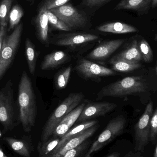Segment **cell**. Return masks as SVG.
Here are the masks:
<instances>
[{
    "label": "cell",
    "mask_w": 157,
    "mask_h": 157,
    "mask_svg": "<svg viewBox=\"0 0 157 157\" xmlns=\"http://www.w3.org/2000/svg\"><path fill=\"white\" fill-rule=\"evenodd\" d=\"M18 90L19 120L24 131L28 132L35 125L37 105L32 83L25 71L21 75Z\"/></svg>",
    "instance_id": "cell-1"
},
{
    "label": "cell",
    "mask_w": 157,
    "mask_h": 157,
    "mask_svg": "<svg viewBox=\"0 0 157 157\" xmlns=\"http://www.w3.org/2000/svg\"><path fill=\"white\" fill-rule=\"evenodd\" d=\"M146 82L142 76H131L104 86L97 94V100L107 97H122L145 92Z\"/></svg>",
    "instance_id": "cell-2"
},
{
    "label": "cell",
    "mask_w": 157,
    "mask_h": 157,
    "mask_svg": "<svg viewBox=\"0 0 157 157\" xmlns=\"http://www.w3.org/2000/svg\"><path fill=\"white\" fill-rule=\"evenodd\" d=\"M85 98L82 93L73 92L69 96L55 109L45 124L40 143H44L50 139L58 124L66 115L79 105Z\"/></svg>",
    "instance_id": "cell-3"
},
{
    "label": "cell",
    "mask_w": 157,
    "mask_h": 157,
    "mask_svg": "<svg viewBox=\"0 0 157 157\" xmlns=\"http://www.w3.org/2000/svg\"><path fill=\"white\" fill-rule=\"evenodd\" d=\"M23 29V24L20 23L10 35L5 36L0 54V80L14 58L20 43Z\"/></svg>",
    "instance_id": "cell-4"
},
{
    "label": "cell",
    "mask_w": 157,
    "mask_h": 157,
    "mask_svg": "<svg viewBox=\"0 0 157 157\" xmlns=\"http://www.w3.org/2000/svg\"><path fill=\"white\" fill-rule=\"evenodd\" d=\"M126 124V119L123 115H119L109 122L103 132L91 145L85 157H91L94 153L115 139L122 133Z\"/></svg>",
    "instance_id": "cell-5"
},
{
    "label": "cell",
    "mask_w": 157,
    "mask_h": 157,
    "mask_svg": "<svg viewBox=\"0 0 157 157\" xmlns=\"http://www.w3.org/2000/svg\"><path fill=\"white\" fill-rule=\"evenodd\" d=\"M13 86L12 82L8 81L0 90V123L6 131L13 128L15 121Z\"/></svg>",
    "instance_id": "cell-6"
},
{
    "label": "cell",
    "mask_w": 157,
    "mask_h": 157,
    "mask_svg": "<svg viewBox=\"0 0 157 157\" xmlns=\"http://www.w3.org/2000/svg\"><path fill=\"white\" fill-rule=\"evenodd\" d=\"M153 113V103L149 101L135 126V150L143 152L150 140V122Z\"/></svg>",
    "instance_id": "cell-7"
},
{
    "label": "cell",
    "mask_w": 157,
    "mask_h": 157,
    "mask_svg": "<svg viewBox=\"0 0 157 157\" xmlns=\"http://www.w3.org/2000/svg\"><path fill=\"white\" fill-rule=\"evenodd\" d=\"M50 10L72 30L84 27L86 25V18L72 5L66 4Z\"/></svg>",
    "instance_id": "cell-8"
},
{
    "label": "cell",
    "mask_w": 157,
    "mask_h": 157,
    "mask_svg": "<svg viewBox=\"0 0 157 157\" xmlns=\"http://www.w3.org/2000/svg\"><path fill=\"white\" fill-rule=\"evenodd\" d=\"M75 69L79 75L86 79L113 76L117 74L116 71L112 69L101 66L85 59L78 61Z\"/></svg>",
    "instance_id": "cell-9"
},
{
    "label": "cell",
    "mask_w": 157,
    "mask_h": 157,
    "mask_svg": "<svg viewBox=\"0 0 157 157\" xmlns=\"http://www.w3.org/2000/svg\"><path fill=\"white\" fill-rule=\"evenodd\" d=\"M117 104L108 101L89 102L85 105L77 121L84 122L100 116H104L114 110Z\"/></svg>",
    "instance_id": "cell-10"
},
{
    "label": "cell",
    "mask_w": 157,
    "mask_h": 157,
    "mask_svg": "<svg viewBox=\"0 0 157 157\" xmlns=\"http://www.w3.org/2000/svg\"><path fill=\"white\" fill-rule=\"evenodd\" d=\"M125 39L107 40L100 43L87 55L90 59L97 61H104L126 41Z\"/></svg>",
    "instance_id": "cell-11"
},
{
    "label": "cell",
    "mask_w": 157,
    "mask_h": 157,
    "mask_svg": "<svg viewBox=\"0 0 157 157\" xmlns=\"http://www.w3.org/2000/svg\"><path fill=\"white\" fill-rule=\"evenodd\" d=\"M98 127V125L97 124L89 128L82 133L67 141L54 154L44 157H62L65 155L66 152L80 145L89 138L92 136L96 132Z\"/></svg>",
    "instance_id": "cell-12"
},
{
    "label": "cell",
    "mask_w": 157,
    "mask_h": 157,
    "mask_svg": "<svg viewBox=\"0 0 157 157\" xmlns=\"http://www.w3.org/2000/svg\"><path fill=\"white\" fill-rule=\"evenodd\" d=\"M99 38L97 35L87 33H72L62 35L58 38L54 44L61 47H74L94 41Z\"/></svg>",
    "instance_id": "cell-13"
},
{
    "label": "cell",
    "mask_w": 157,
    "mask_h": 157,
    "mask_svg": "<svg viewBox=\"0 0 157 157\" xmlns=\"http://www.w3.org/2000/svg\"><path fill=\"white\" fill-rule=\"evenodd\" d=\"M85 105V103L79 104L64 117L55 128L52 134V138H61L71 129L75 122L77 121Z\"/></svg>",
    "instance_id": "cell-14"
},
{
    "label": "cell",
    "mask_w": 157,
    "mask_h": 157,
    "mask_svg": "<svg viewBox=\"0 0 157 157\" xmlns=\"http://www.w3.org/2000/svg\"><path fill=\"white\" fill-rule=\"evenodd\" d=\"M35 25L37 36L39 40L45 45H48V18L47 7L43 3L39 8L35 17Z\"/></svg>",
    "instance_id": "cell-15"
},
{
    "label": "cell",
    "mask_w": 157,
    "mask_h": 157,
    "mask_svg": "<svg viewBox=\"0 0 157 157\" xmlns=\"http://www.w3.org/2000/svg\"><path fill=\"white\" fill-rule=\"evenodd\" d=\"M152 0H121L114 7L116 11L128 10L134 11L138 15L148 14L152 8Z\"/></svg>",
    "instance_id": "cell-16"
},
{
    "label": "cell",
    "mask_w": 157,
    "mask_h": 157,
    "mask_svg": "<svg viewBox=\"0 0 157 157\" xmlns=\"http://www.w3.org/2000/svg\"><path fill=\"white\" fill-rule=\"evenodd\" d=\"M69 58L64 52H53L45 56L40 64V69L42 71L55 69L67 61Z\"/></svg>",
    "instance_id": "cell-17"
},
{
    "label": "cell",
    "mask_w": 157,
    "mask_h": 157,
    "mask_svg": "<svg viewBox=\"0 0 157 157\" xmlns=\"http://www.w3.org/2000/svg\"><path fill=\"white\" fill-rule=\"evenodd\" d=\"M110 60H124L132 62L139 63L142 60V57L139 50L137 40H133L127 48L123 51L113 56Z\"/></svg>",
    "instance_id": "cell-18"
},
{
    "label": "cell",
    "mask_w": 157,
    "mask_h": 157,
    "mask_svg": "<svg viewBox=\"0 0 157 157\" xmlns=\"http://www.w3.org/2000/svg\"><path fill=\"white\" fill-rule=\"evenodd\" d=\"M97 124H98V121H87L82 122V123L78 124L73 129H70L62 137L60 138V141L59 144L58 145L56 148L54 149V151L50 155L55 153L64 144H65L67 141H69L70 139L77 136L78 135L80 134L89 128L94 126Z\"/></svg>",
    "instance_id": "cell-19"
},
{
    "label": "cell",
    "mask_w": 157,
    "mask_h": 157,
    "mask_svg": "<svg viewBox=\"0 0 157 157\" xmlns=\"http://www.w3.org/2000/svg\"><path fill=\"white\" fill-rule=\"evenodd\" d=\"M97 29L101 32L116 34L134 33L138 29L131 25L121 22H112L101 25L97 28Z\"/></svg>",
    "instance_id": "cell-20"
},
{
    "label": "cell",
    "mask_w": 157,
    "mask_h": 157,
    "mask_svg": "<svg viewBox=\"0 0 157 157\" xmlns=\"http://www.w3.org/2000/svg\"><path fill=\"white\" fill-rule=\"evenodd\" d=\"M25 51L29 72L32 75H34L36 72L38 53L35 45L28 38L26 39Z\"/></svg>",
    "instance_id": "cell-21"
},
{
    "label": "cell",
    "mask_w": 157,
    "mask_h": 157,
    "mask_svg": "<svg viewBox=\"0 0 157 157\" xmlns=\"http://www.w3.org/2000/svg\"><path fill=\"white\" fill-rule=\"evenodd\" d=\"M4 140L17 154L24 157H30L29 147L25 141L10 137H5Z\"/></svg>",
    "instance_id": "cell-22"
},
{
    "label": "cell",
    "mask_w": 157,
    "mask_h": 157,
    "mask_svg": "<svg viewBox=\"0 0 157 157\" xmlns=\"http://www.w3.org/2000/svg\"><path fill=\"white\" fill-rule=\"evenodd\" d=\"M110 63L112 65V70L120 72H130L141 67L139 63L132 62L124 60H111Z\"/></svg>",
    "instance_id": "cell-23"
},
{
    "label": "cell",
    "mask_w": 157,
    "mask_h": 157,
    "mask_svg": "<svg viewBox=\"0 0 157 157\" xmlns=\"http://www.w3.org/2000/svg\"><path fill=\"white\" fill-rule=\"evenodd\" d=\"M24 15V11L19 5L16 4L12 7L8 16V31L14 29L19 25Z\"/></svg>",
    "instance_id": "cell-24"
},
{
    "label": "cell",
    "mask_w": 157,
    "mask_h": 157,
    "mask_svg": "<svg viewBox=\"0 0 157 157\" xmlns=\"http://www.w3.org/2000/svg\"><path fill=\"white\" fill-rule=\"evenodd\" d=\"M60 141V138H52L44 143H39L37 147L39 157H44L51 154Z\"/></svg>",
    "instance_id": "cell-25"
},
{
    "label": "cell",
    "mask_w": 157,
    "mask_h": 157,
    "mask_svg": "<svg viewBox=\"0 0 157 157\" xmlns=\"http://www.w3.org/2000/svg\"><path fill=\"white\" fill-rule=\"evenodd\" d=\"M13 0H1L0 1V26L7 28L8 16Z\"/></svg>",
    "instance_id": "cell-26"
},
{
    "label": "cell",
    "mask_w": 157,
    "mask_h": 157,
    "mask_svg": "<svg viewBox=\"0 0 157 157\" xmlns=\"http://www.w3.org/2000/svg\"><path fill=\"white\" fill-rule=\"evenodd\" d=\"M71 67L69 66L61 71L57 75L55 79V83L58 89H63L67 86L71 76Z\"/></svg>",
    "instance_id": "cell-27"
},
{
    "label": "cell",
    "mask_w": 157,
    "mask_h": 157,
    "mask_svg": "<svg viewBox=\"0 0 157 157\" xmlns=\"http://www.w3.org/2000/svg\"><path fill=\"white\" fill-rule=\"evenodd\" d=\"M47 13L49 24H50L54 28L62 31H70L72 30L71 29L56 16L50 10L47 9Z\"/></svg>",
    "instance_id": "cell-28"
},
{
    "label": "cell",
    "mask_w": 157,
    "mask_h": 157,
    "mask_svg": "<svg viewBox=\"0 0 157 157\" xmlns=\"http://www.w3.org/2000/svg\"><path fill=\"white\" fill-rule=\"evenodd\" d=\"M139 50L142 55V59L146 62H150L153 59L152 49L148 42L143 38L138 42Z\"/></svg>",
    "instance_id": "cell-29"
},
{
    "label": "cell",
    "mask_w": 157,
    "mask_h": 157,
    "mask_svg": "<svg viewBox=\"0 0 157 157\" xmlns=\"http://www.w3.org/2000/svg\"><path fill=\"white\" fill-rule=\"evenodd\" d=\"M157 138V107L152 114L150 122V140L155 142Z\"/></svg>",
    "instance_id": "cell-30"
},
{
    "label": "cell",
    "mask_w": 157,
    "mask_h": 157,
    "mask_svg": "<svg viewBox=\"0 0 157 157\" xmlns=\"http://www.w3.org/2000/svg\"><path fill=\"white\" fill-rule=\"evenodd\" d=\"M87 144V142H84L77 147L66 152L65 155L62 157H78L86 149Z\"/></svg>",
    "instance_id": "cell-31"
},
{
    "label": "cell",
    "mask_w": 157,
    "mask_h": 157,
    "mask_svg": "<svg viewBox=\"0 0 157 157\" xmlns=\"http://www.w3.org/2000/svg\"><path fill=\"white\" fill-rule=\"evenodd\" d=\"M70 0H45L43 3L48 10H51L66 4Z\"/></svg>",
    "instance_id": "cell-32"
},
{
    "label": "cell",
    "mask_w": 157,
    "mask_h": 157,
    "mask_svg": "<svg viewBox=\"0 0 157 157\" xmlns=\"http://www.w3.org/2000/svg\"><path fill=\"white\" fill-rule=\"evenodd\" d=\"M111 0H83V3L85 5L90 7L99 6L105 3L109 2Z\"/></svg>",
    "instance_id": "cell-33"
},
{
    "label": "cell",
    "mask_w": 157,
    "mask_h": 157,
    "mask_svg": "<svg viewBox=\"0 0 157 157\" xmlns=\"http://www.w3.org/2000/svg\"><path fill=\"white\" fill-rule=\"evenodd\" d=\"M7 28L4 27L0 26V54L3 44L5 36H6V32Z\"/></svg>",
    "instance_id": "cell-34"
},
{
    "label": "cell",
    "mask_w": 157,
    "mask_h": 157,
    "mask_svg": "<svg viewBox=\"0 0 157 157\" xmlns=\"http://www.w3.org/2000/svg\"><path fill=\"white\" fill-rule=\"evenodd\" d=\"M120 154L119 153L115 152V153H112L107 157H120Z\"/></svg>",
    "instance_id": "cell-35"
},
{
    "label": "cell",
    "mask_w": 157,
    "mask_h": 157,
    "mask_svg": "<svg viewBox=\"0 0 157 157\" xmlns=\"http://www.w3.org/2000/svg\"><path fill=\"white\" fill-rule=\"evenodd\" d=\"M0 157H10L6 155L5 154L4 151H3L2 149L0 147Z\"/></svg>",
    "instance_id": "cell-36"
},
{
    "label": "cell",
    "mask_w": 157,
    "mask_h": 157,
    "mask_svg": "<svg viewBox=\"0 0 157 157\" xmlns=\"http://www.w3.org/2000/svg\"><path fill=\"white\" fill-rule=\"evenodd\" d=\"M157 7V0H152V8L154 9Z\"/></svg>",
    "instance_id": "cell-37"
},
{
    "label": "cell",
    "mask_w": 157,
    "mask_h": 157,
    "mask_svg": "<svg viewBox=\"0 0 157 157\" xmlns=\"http://www.w3.org/2000/svg\"><path fill=\"white\" fill-rule=\"evenodd\" d=\"M124 157H134V154L132 151H130L129 153H127Z\"/></svg>",
    "instance_id": "cell-38"
},
{
    "label": "cell",
    "mask_w": 157,
    "mask_h": 157,
    "mask_svg": "<svg viewBox=\"0 0 157 157\" xmlns=\"http://www.w3.org/2000/svg\"><path fill=\"white\" fill-rule=\"evenodd\" d=\"M154 157H157V145L155 149V153H154Z\"/></svg>",
    "instance_id": "cell-39"
},
{
    "label": "cell",
    "mask_w": 157,
    "mask_h": 157,
    "mask_svg": "<svg viewBox=\"0 0 157 157\" xmlns=\"http://www.w3.org/2000/svg\"><path fill=\"white\" fill-rule=\"evenodd\" d=\"M155 39L156 40L157 42V34L155 35Z\"/></svg>",
    "instance_id": "cell-40"
},
{
    "label": "cell",
    "mask_w": 157,
    "mask_h": 157,
    "mask_svg": "<svg viewBox=\"0 0 157 157\" xmlns=\"http://www.w3.org/2000/svg\"><path fill=\"white\" fill-rule=\"evenodd\" d=\"M25 1H27V2H32L33 0H25Z\"/></svg>",
    "instance_id": "cell-41"
},
{
    "label": "cell",
    "mask_w": 157,
    "mask_h": 157,
    "mask_svg": "<svg viewBox=\"0 0 157 157\" xmlns=\"http://www.w3.org/2000/svg\"><path fill=\"white\" fill-rule=\"evenodd\" d=\"M156 72L157 74V66H156Z\"/></svg>",
    "instance_id": "cell-42"
},
{
    "label": "cell",
    "mask_w": 157,
    "mask_h": 157,
    "mask_svg": "<svg viewBox=\"0 0 157 157\" xmlns=\"http://www.w3.org/2000/svg\"><path fill=\"white\" fill-rule=\"evenodd\" d=\"M1 136H2V133H1V131H0V137H1Z\"/></svg>",
    "instance_id": "cell-43"
},
{
    "label": "cell",
    "mask_w": 157,
    "mask_h": 157,
    "mask_svg": "<svg viewBox=\"0 0 157 157\" xmlns=\"http://www.w3.org/2000/svg\"><path fill=\"white\" fill-rule=\"evenodd\" d=\"M140 157V156H138V157Z\"/></svg>",
    "instance_id": "cell-44"
}]
</instances>
